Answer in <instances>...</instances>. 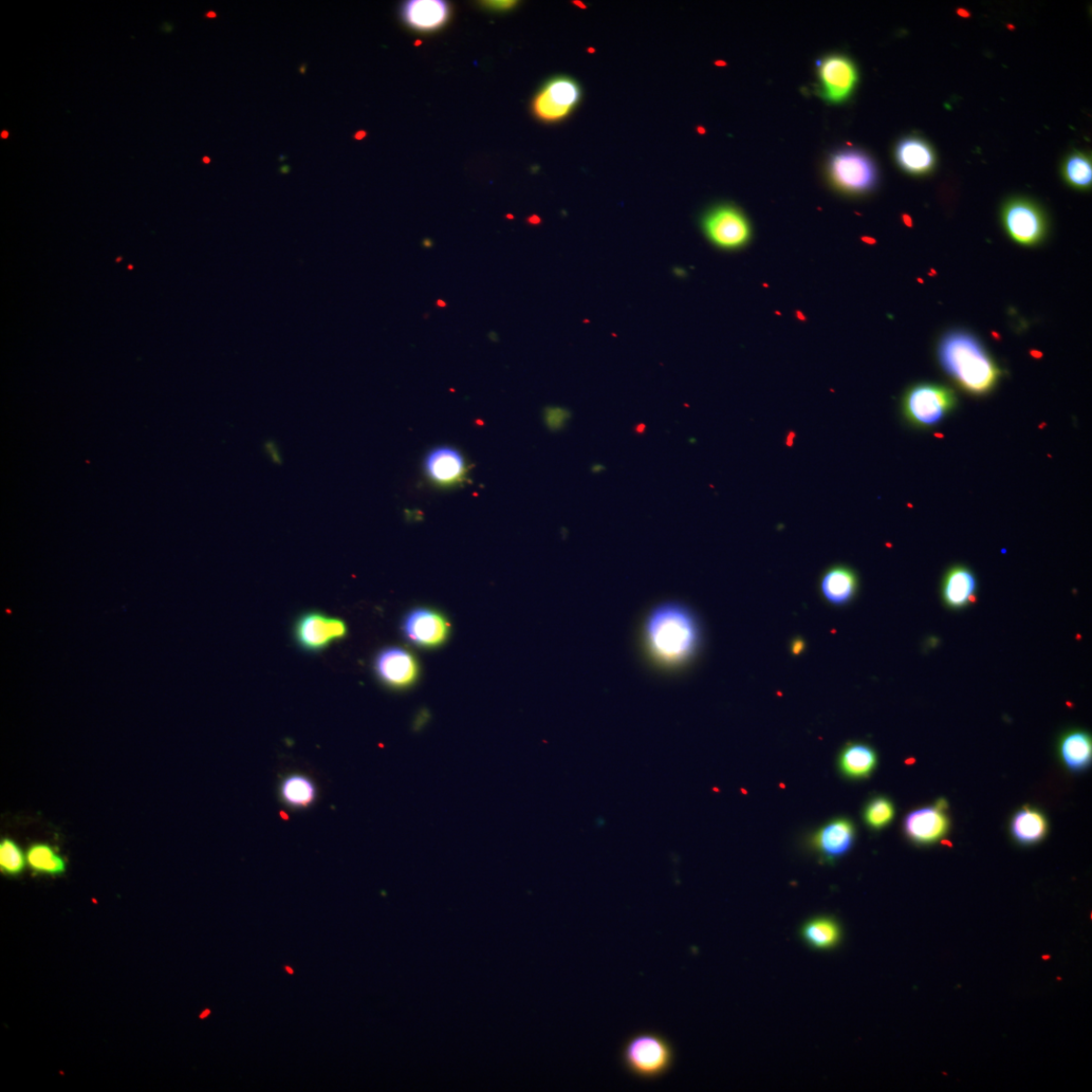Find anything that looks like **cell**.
<instances>
[{
	"mask_svg": "<svg viewBox=\"0 0 1092 1092\" xmlns=\"http://www.w3.org/2000/svg\"><path fill=\"white\" fill-rule=\"evenodd\" d=\"M647 653L662 667L677 669L696 656L701 645V628L692 611L679 602L656 606L643 627Z\"/></svg>",
	"mask_w": 1092,
	"mask_h": 1092,
	"instance_id": "1",
	"label": "cell"
},
{
	"mask_svg": "<svg viewBox=\"0 0 1092 1092\" xmlns=\"http://www.w3.org/2000/svg\"><path fill=\"white\" fill-rule=\"evenodd\" d=\"M939 359L957 383L974 395L990 392L1001 376L984 346L964 331H952L943 337Z\"/></svg>",
	"mask_w": 1092,
	"mask_h": 1092,
	"instance_id": "2",
	"label": "cell"
},
{
	"mask_svg": "<svg viewBox=\"0 0 1092 1092\" xmlns=\"http://www.w3.org/2000/svg\"><path fill=\"white\" fill-rule=\"evenodd\" d=\"M624 1070L641 1080H657L672 1070L676 1061L673 1043L661 1033L640 1031L628 1036L619 1052Z\"/></svg>",
	"mask_w": 1092,
	"mask_h": 1092,
	"instance_id": "3",
	"label": "cell"
},
{
	"mask_svg": "<svg viewBox=\"0 0 1092 1092\" xmlns=\"http://www.w3.org/2000/svg\"><path fill=\"white\" fill-rule=\"evenodd\" d=\"M827 175L832 187L848 196H864L872 192L878 182L876 164L865 152L840 151L829 157Z\"/></svg>",
	"mask_w": 1092,
	"mask_h": 1092,
	"instance_id": "4",
	"label": "cell"
},
{
	"mask_svg": "<svg viewBox=\"0 0 1092 1092\" xmlns=\"http://www.w3.org/2000/svg\"><path fill=\"white\" fill-rule=\"evenodd\" d=\"M701 228L709 242L721 250L745 248L752 240L751 221L745 213L731 203H720L701 218Z\"/></svg>",
	"mask_w": 1092,
	"mask_h": 1092,
	"instance_id": "5",
	"label": "cell"
},
{
	"mask_svg": "<svg viewBox=\"0 0 1092 1092\" xmlns=\"http://www.w3.org/2000/svg\"><path fill=\"white\" fill-rule=\"evenodd\" d=\"M956 405V396L947 386L919 383L909 388L902 399V414L918 429H931L945 418Z\"/></svg>",
	"mask_w": 1092,
	"mask_h": 1092,
	"instance_id": "6",
	"label": "cell"
},
{
	"mask_svg": "<svg viewBox=\"0 0 1092 1092\" xmlns=\"http://www.w3.org/2000/svg\"><path fill=\"white\" fill-rule=\"evenodd\" d=\"M581 99L582 89L575 80L568 77L554 78L535 96L532 103L533 114L546 123L559 122L570 115Z\"/></svg>",
	"mask_w": 1092,
	"mask_h": 1092,
	"instance_id": "7",
	"label": "cell"
},
{
	"mask_svg": "<svg viewBox=\"0 0 1092 1092\" xmlns=\"http://www.w3.org/2000/svg\"><path fill=\"white\" fill-rule=\"evenodd\" d=\"M1003 223L1016 244H1039L1047 232V221L1041 209L1031 200L1014 198L1008 201L1002 213Z\"/></svg>",
	"mask_w": 1092,
	"mask_h": 1092,
	"instance_id": "8",
	"label": "cell"
},
{
	"mask_svg": "<svg viewBox=\"0 0 1092 1092\" xmlns=\"http://www.w3.org/2000/svg\"><path fill=\"white\" fill-rule=\"evenodd\" d=\"M820 94L829 104H843L853 94L859 72L844 55H829L819 63Z\"/></svg>",
	"mask_w": 1092,
	"mask_h": 1092,
	"instance_id": "9",
	"label": "cell"
},
{
	"mask_svg": "<svg viewBox=\"0 0 1092 1092\" xmlns=\"http://www.w3.org/2000/svg\"><path fill=\"white\" fill-rule=\"evenodd\" d=\"M347 626L341 619L330 617L320 613H308L300 616L294 624L293 634L297 643L308 652H320L331 643L347 636Z\"/></svg>",
	"mask_w": 1092,
	"mask_h": 1092,
	"instance_id": "10",
	"label": "cell"
},
{
	"mask_svg": "<svg viewBox=\"0 0 1092 1092\" xmlns=\"http://www.w3.org/2000/svg\"><path fill=\"white\" fill-rule=\"evenodd\" d=\"M407 639L422 647H436L447 641L451 625L446 617L430 609H415L403 622Z\"/></svg>",
	"mask_w": 1092,
	"mask_h": 1092,
	"instance_id": "11",
	"label": "cell"
},
{
	"mask_svg": "<svg viewBox=\"0 0 1092 1092\" xmlns=\"http://www.w3.org/2000/svg\"><path fill=\"white\" fill-rule=\"evenodd\" d=\"M375 669L380 680L395 689L410 687L419 675L416 659L400 647L382 651L377 657Z\"/></svg>",
	"mask_w": 1092,
	"mask_h": 1092,
	"instance_id": "12",
	"label": "cell"
},
{
	"mask_svg": "<svg viewBox=\"0 0 1092 1092\" xmlns=\"http://www.w3.org/2000/svg\"><path fill=\"white\" fill-rule=\"evenodd\" d=\"M856 827L853 822L835 819L823 825L812 838V847L826 862H835L853 848Z\"/></svg>",
	"mask_w": 1092,
	"mask_h": 1092,
	"instance_id": "13",
	"label": "cell"
},
{
	"mask_svg": "<svg viewBox=\"0 0 1092 1092\" xmlns=\"http://www.w3.org/2000/svg\"><path fill=\"white\" fill-rule=\"evenodd\" d=\"M424 468L432 482L442 487L460 484L468 473L464 456L450 447H440L430 452L425 459Z\"/></svg>",
	"mask_w": 1092,
	"mask_h": 1092,
	"instance_id": "14",
	"label": "cell"
},
{
	"mask_svg": "<svg viewBox=\"0 0 1092 1092\" xmlns=\"http://www.w3.org/2000/svg\"><path fill=\"white\" fill-rule=\"evenodd\" d=\"M939 806L917 809L904 820V831L917 844H932L947 834L950 824Z\"/></svg>",
	"mask_w": 1092,
	"mask_h": 1092,
	"instance_id": "15",
	"label": "cell"
},
{
	"mask_svg": "<svg viewBox=\"0 0 1092 1092\" xmlns=\"http://www.w3.org/2000/svg\"><path fill=\"white\" fill-rule=\"evenodd\" d=\"M859 588L856 571L845 565L828 568L821 578L823 598L830 605L845 606L853 600Z\"/></svg>",
	"mask_w": 1092,
	"mask_h": 1092,
	"instance_id": "16",
	"label": "cell"
},
{
	"mask_svg": "<svg viewBox=\"0 0 1092 1092\" xmlns=\"http://www.w3.org/2000/svg\"><path fill=\"white\" fill-rule=\"evenodd\" d=\"M407 25L417 31L429 32L441 28L450 16V7L440 0H411L402 10Z\"/></svg>",
	"mask_w": 1092,
	"mask_h": 1092,
	"instance_id": "17",
	"label": "cell"
},
{
	"mask_svg": "<svg viewBox=\"0 0 1092 1092\" xmlns=\"http://www.w3.org/2000/svg\"><path fill=\"white\" fill-rule=\"evenodd\" d=\"M895 159L902 171L913 175L927 174L936 165L933 148L918 137L900 140L895 148Z\"/></svg>",
	"mask_w": 1092,
	"mask_h": 1092,
	"instance_id": "18",
	"label": "cell"
},
{
	"mask_svg": "<svg viewBox=\"0 0 1092 1092\" xmlns=\"http://www.w3.org/2000/svg\"><path fill=\"white\" fill-rule=\"evenodd\" d=\"M977 582L974 573L965 567L952 568L942 581L943 602L955 609L964 608L974 602Z\"/></svg>",
	"mask_w": 1092,
	"mask_h": 1092,
	"instance_id": "19",
	"label": "cell"
},
{
	"mask_svg": "<svg viewBox=\"0 0 1092 1092\" xmlns=\"http://www.w3.org/2000/svg\"><path fill=\"white\" fill-rule=\"evenodd\" d=\"M838 766L848 779H866L877 766V755L868 745L849 743L841 751Z\"/></svg>",
	"mask_w": 1092,
	"mask_h": 1092,
	"instance_id": "20",
	"label": "cell"
},
{
	"mask_svg": "<svg viewBox=\"0 0 1092 1092\" xmlns=\"http://www.w3.org/2000/svg\"><path fill=\"white\" fill-rule=\"evenodd\" d=\"M801 936L814 950L827 951L840 945L843 932L840 923L829 917L812 918L803 924Z\"/></svg>",
	"mask_w": 1092,
	"mask_h": 1092,
	"instance_id": "21",
	"label": "cell"
},
{
	"mask_svg": "<svg viewBox=\"0 0 1092 1092\" xmlns=\"http://www.w3.org/2000/svg\"><path fill=\"white\" fill-rule=\"evenodd\" d=\"M317 794L316 784L304 774L288 775L281 782V800L286 805L293 809L308 808L316 802Z\"/></svg>",
	"mask_w": 1092,
	"mask_h": 1092,
	"instance_id": "22",
	"label": "cell"
},
{
	"mask_svg": "<svg viewBox=\"0 0 1092 1092\" xmlns=\"http://www.w3.org/2000/svg\"><path fill=\"white\" fill-rule=\"evenodd\" d=\"M27 864L36 874L58 877L66 872L65 859L51 845L35 843L27 850Z\"/></svg>",
	"mask_w": 1092,
	"mask_h": 1092,
	"instance_id": "23",
	"label": "cell"
},
{
	"mask_svg": "<svg viewBox=\"0 0 1092 1092\" xmlns=\"http://www.w3.org/2000/svg\"><path fill=\"white\" fill-rule=\"evenodd\" d=\"M1047 828L1048 825L1043 814L1031 808L1017 812L1011 823L1013 837L1025 845L1040 842L1047 834Z\"/></svg>",
	"mask_w": 1092,
	"mask_h": 1092,
	"instance_id": "24",
	"label": "cell"
},
{
	"mask_svg": "<svg viewBox=\"0 0 1092 1092\" xmlns=\"http://www.w3.org/2000/svg\"><path fill=\"white\" fill-rule=\"evenodd\" d=\"M1060 752L1066 766L1072 771L1086 769L1092 756V743L1089 734L1072 732L1066 734L1060 744Z\"/></svg>",
	"mask_w": 1092,
	"mask_h": 1092,
	"instance_id": "25",
	"label": "cell"
},
{
	"mask_svg": "<svg viewBox=\"0 0 1092 1092\" xmlns=\"http://www.w3.org/2000/svg\"><path fill=\"white\" fill-rule=\"evenodd\" d=\"M1062 175L1072 188L1087 191L1092 184V161L1089 155L1073 152L1063 162Z\"/></svg>",
	"mask_w": 1092,
	"mask_h": 1092,
	"instance_id": "26",
	"label": "cell"
},
{
	"mask_svg": "<svg viewBox=\"0 0 1092 1092\" xmlns=\"http://www.w3.org/2000/svg\"><path fill=\"white\" fill-rule=\"evenodd\" d=\"M27 856L16 842L6 838L0 842V871L6 876H20L26 868Z\"/></svg>",
	"mask_w": 1092,
	"mask_h": 1092,
	"instance_id": "27",
	"label": "cell"
},
{
	"mask_svg": "<svg viewBox=\"0 0 1092 1092\" xmlns=\"http://www.w3.org/2000/svg\"><path fill=\"white\" fill-rule=\"evenodd\" d=\"M895 814L894 803L883 796L870 801L863 812L865 823L873 829L886 827L894 821Z\"/></svg>",
	"mask_w": 1092,
	"mask_h": 1092,
	"instance_id": "28",
	"label": "cell"
},
{
	"mask_svg": "<svg viewBox=\"0 0 1092 1092\" xmlns=\"http://www.w3.org/2000/svg\"><path fill=\"white\" fill-rule=\"evenodd\" d=\"M569 417V413L562 408H548L546 411V421L551 430H560Z\"/></svg>",
	"mask_w": 1092,
	"mask_h": 1092,
	"instance_id": "29",
	"label": "cell"
},
{
	"mask_svg": "<svg viewBox=\"0 0 1092 1092\" xmlns=\"http://www.w3.org/2000/svg\"><path fill=\"white\" fill-rule=\"evenodd\" d=\"M266 450H267V453L269 454L270 458L272 459V461L275 462V464H281V462H282L281 453H279V449L276 448V446L273 442H267L266 444Z\"/></svg>",
	"mask_w": 1092,
	"mask_h": 1092,
	"instance_id": "30",
	"label": "cell"
},
{
	"mask_svg": "<svg viewBox=\"0 0 1092 1092\" xmlns=\"http://www.w3.org/2000/svg\"><path fill=\"white\" fill-rule=\"evenodd\" d=\"M805 649V642L802 639H796L791 643V651L795 656H800Z\"/></svg>",
	"mask_w": 1092,
	"mask_h": 1092,
	"instance_id": "31",
	"label": "cell"
},
{
	"mask_svg": "<svg viewBox=\"0 0 1092 1092\" xmlns=\"http://www.w3.org/2000/svg\"><path fill=\"white\" fill-rule=\"evenodd\" d=\"M633 431L635 434H637L639 436L644 435L646 432V425L639 423V424L635 426Z\"/></svg>",
	"mask_w": 1092,
	"mask_h": 1092,
	"instance_id": "32",
	"label": "cell"
},
{
	"mask_svg": "<svg viewBox=\"0 0 1092 1092\" xmlns=\"http://www.w3.org/2000/svg\"><path fill=\"white\" fill-rule=\"evenodd\" d=\"M422 245H423V247H424V248H426V249H430V248H432V247H433L434 244H433V242H432V240H431V239H430V238H426V239H424V240H423V242H422Z\"/></svg>",
	"mask_w": 1092,
	"mask_h": 1092,
	"instance_id": "33",
	"label": "cell"
},
{
	"mask_svg": "<svg viewBox=\"0 0 1092 1092\" xmlns=\"http://www.w3.org/2000/svg\"><path fill=\"white\" fill-rule=\"evenodd\" d=\"M530 224L538 225L541 223V219L538 216H533L528 219Z\"/></svg>",
	"mask_w": 1092,
	"mask_h": 1092,
	"instance_id": "34",
	"label": "cell"
},
{
	"mask_svg": "<svg viewBox=\"0 0 1092 1092\" xmlns=\"http://www.w3.org/2000/svg\"><path fill=\"white\" fill-rule=\"evenodd\" d=\"M591 471L598 474V473H601L602 471H605V467H603L601 465H596V466L592 467Z\"/></svg>",
	"mask_w": 1092,
	"mask_h": 1092,
	"instance_id": "35",
	"label": "cell"
},
{
	"mask_svg": "<svg viewBox=\"0 0 1092 1092\" xmlns=\"http://www.w3.org/2000/svg\"><path fill=\"white\" fill-rule=\"evenodd\" d=\"M498 337H498V335H497V333H496L495 331H491V332L489 333V338H490L492 341H498V340H499V338H498Z\"/></svg>",
	"mask_w": 1092,
	"mask_h": 1092,
	"instance_id": "36",
	"label": "cell"
},
{
	"mask_svg": "<svg viewBox=\"0 0 1092 1092\" xmlns=\"http://www.w3.org/2000/svg\"><path fill=\"white\" fill-rule=\"evenodd\" d=\"M436 306H437V307H439V308H446V307H447V303H446V302H444V301H442V300H437V301H436Z\"/></svg>",
	"mask_w": 1092,
	"mask_h": 1092,
	"instance_id": "37",
	"label": "cell"
},
{
	"mask_svg": "<svg viewBox=\"0 0 1092 1092\" xmlns=\"http://www.w3.org/2000/svg\"><path fill=\"white\" fill-rule=\"evenodd\" d=\"M286 970H287V972H288V973H290V975H292V974H293V970H292L290 967H289V966H286Z\"/></svg>",
	"mask_w": 1092,
	"mask_h": 1092,
	"instance_id": "38",
	"label": "cell"
},
{
	"mask_svg": "<svg viewBox=\"0 0 1092 1092\" xmlns=\"http://www.w3.org/2000/svg\"><path fill=\"white\" fill-rule=\"evenodd\" d=\"M209 1013H210V1011H205V1012H203V1013H202L201 1017H205V1016H207V1014H209Z\"/></svg>",
	"mask_w": 1092,
	"mask_h": 1092,
	"instance_id": "39",
	"label": "cell"
},
{
	"mask_svg": "<svg viewBox=\"0 0 1092 1092\" xmlns=\"http://www.w3.org/2000/svg\"><path fill=\"white\" fill-rule=\"evenodd\" d=\"M3 137H4V138H7V137H8V133H7V132H4V133H3Z\"/></svg>",
	"mask_w": 1092,
	"mask_h": 1092,
	"instance_id": "40",
	"label": "cell"
}]
</instances>
